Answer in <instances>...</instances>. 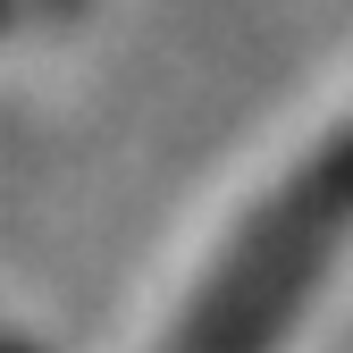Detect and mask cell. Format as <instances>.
I'll list each match as a JSON object with an SVG mask.
<instances>
[{"mask_svg": "<svg viewBox=\"0 0 353 353\" xmlns=\"http://www.w3.org/2000/svg\"><path fill=\"white\" fill-rule=\"evenodd\" d=\"M345 244H353V118L244 219V236L219 252V270L176 312L160 353H278Z\"/></svg>", "mask_w": 353, "mask_h": 353, "instance_id": "1", "label": "cell"}, {"mask_svg": "<svg viewBox=\"0 0 353 353\" xmlns=\"http://www.w3.org/2000/svg\"><path fill=\"white\" fill-rule=\"evenodd\" d=\"M0 353H34V345H26V336H9V328H0Z\"/></svg>", "mask_w": 353, "mask_h": 353, "instance_id": "2", "label": "cell"}]
</instances>
